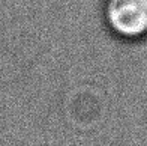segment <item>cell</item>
Wrapping results in <instances>:
<instances>
[{"label":"cell","instance_id":"cell-1","mask_svg":"<svg viewBox=\"0 0 147 146\" xmlns=\"http://www.w3.org/2000/svg\"><path fill=\"white\" fill-rule=\"evenodd\" d=\"M105 18L117 35L141 38L147 35V0H108Z\"/></svg>","mask_w":147,"mask_h":146}]
</instances>
